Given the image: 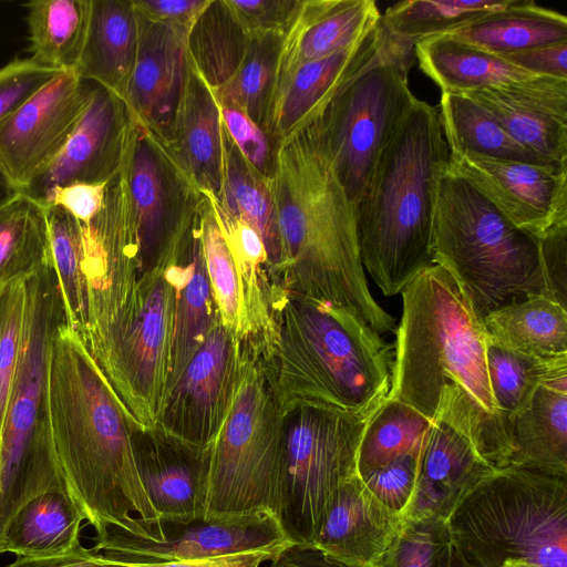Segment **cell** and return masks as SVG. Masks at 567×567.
I'll list each match as a JSON object with an SVG mask.
<instances>
[{
  "label": "cell",
  "instance_id": "1",
  "mask_svg": "<svg viewBox=\"0 0 567 567\" xmlns=\"http://www.w3.org/2000/svg\"><path fill=\"white\" fill-rule=\"evenodd\" d=\"M395 328L386 399L458 431L491 466L512 455L511 426L493 398L483 319L444 267L432 264L409 282Z\"/></svg>",
  "mask_w": 567,
  "mask_h": 567
},
{
  "label": "cell",
  "instance_id": "2",
  "mask_svg": "<svg viewBox=\"0 0 567 567\" xmlns=\"http://www.w3.org/2000/svg\"><path fill=\"white\" fill-rule=\"evenodd\" d=\"M47 410L70 494L100 542L115 533L165 538L138 476L125 406L66 320L50 339Z\"/></svg>",
  "mask_w": 567,
  "mask_h": 567
},
{
  "label": "cell",
  "instance_id": "3",
  "mask_svg": "<svg viewBox=\"0 0 567 567\" xmlns=\"http://www.w3.org/2000/svg\"><path fill=\"white\" fill-rule=\"evenodd\" d=\"M272 189L280 235L274 287L350 310L380 334L394 332V318L369 289L357 209L313 121L280 142Z\"/></svg>",
  "mask_w": 567,
  "mask_h": 567
},
{
  "label": "cell",
  "instance_id": "4",
  "mask_svg": "<svg viewBox=\"0 0 567 567\" xmlns=\"http://www.w3.org/2000/svg\"><path fill=\"white\" fill-rule=\"evenodd\" d=\"M264 355L284 414L299 406L375 411L388 396L393 346L344 308L275 289Z\"/></svg>",
  "mask_w": 567,
  "mask_h": 567
},
{
  "label": "cell",
  "instance_id": "5",
  "mask_svg": "<svg viewBox=\"0 0 567 567\" xmlns=\"http://www.w3.org/2000/svg\"><path fill=\"white\" fill-rule=\"evenodd\" d=\"M439 110L415 100L383 148L357 207L363 268L384 296L432 261L436 195L449 163Z\"/></svg>",
  "mask_w": 567,
  "mask_h": 567
},
{
  "label": "cell",
  "instance_id": "6",
  "mask_svg": "<svg viewBox=\"0 0 567 567\" xmlns=\"http://www.w3.org/2000/svg\"><path fill=\"white\" fill-rule=\"evenodd\" d=\"M432 261L450 271L483 319L527 295H544L538 243L449 163L433 219Z\"/></svg>",
  "mask_w": 567,
  "mask_h": 567
},
{
  "label": "cell",
  "instance_id": "7",
  "mask_svg": "<svg viewBox=\"0 0 567 567\" xmlns=\"http://www.w3.org/2000/svg\"><path fill=\"white\" fill-rule=\"evenodd\" d=\"M447 525L458 567L525 559L567 567V480L494 468L458 503Z\"/></svg>",
  "mask_w": 567,
  "mask_h": 567
},
{
  "label": "cell",
  "instance_id": "8",
  "mask_svg": "<svg viewBox=\"0 0 567 567\" xmlns=\"http://www.w3.org/2000/svg\"><path fill=\"white\" fill-rule=\"evenodd\" d=\"M66 320L52 264L27 277V309L20 351L0 433V554L4 530L31 498L69 489L48 421L50 339Z\"/></svg>",
  "mask_w": 567,
  "mask_h": 567
},
{
  "label": "cell",
  "instance_id": "9",
  "mask_svg": "<svg viewBox=\"0 0 567 567\" xmlns=\"http://www.w3.org/2000/svg\"><path fill=\"white\" fill-rule=\"evenodd\" d=\"M284 462L285 414L268 363L258 346L241 342L231 402L208 449L204 520L276 516Z\"/></svg>",
  "mask_w": 567,
  "mask_h": 567
},
{
  "label": "cell",
  "instance_id": "10",
  "mask_svg": "<svg viewBox=\"0 0 567 567\" xmlns=\"http://www.w3.org/2000/svg\"><path fill=\"white\" fill-rule=\"evenodd\" d=\"M382 28L383 40L375 58L344 82L313 120L332 168L355 209L383 148L416 100L408 82L415 44Z\"/></svg>",
  "mask_w": 567,
  "mask_h": 567
},
{
  "label": "cell",
  "instance_id": "11",
  "mask_svg": "<svg viewBox=\"0 0 567 567\" xmlns=\"http://www.w3.org/2000/svg\"><path fill=\"white\" fill-rule=\"evenodd\" d=\"M370 413L299 406L285 414V462L277 518L292 544L311 545L338 489L359 474Z\"/></svg>",
  "mask_w": 567,
  "mask_h": 567
},
{
  "label": "cell",
  "instance_id": "12",
  "mask_svg": "<svg viewBox=\"0 0 567 567\" xmlns=\"http://www.w3.org/2000/svg\"><path fill=\"white\" fill-rule=\"evenodd\" d=\"M178 260L142 276L141 298L133 317L91 354L135 427L142 431L156 427L165 392Z\"/></svg>",
  "mask_w": 567,
  "mask_h": 567
},
{
  "label": "cell",
  "instance_id": "13",
  "mask_svg": "<svg viewBox=\"0 0 567 567\" xmlns=\"http://www.w3.org/2000/svg\"><path fill=\"white\" fill-rule=\"evenodd\" d=\"M123 169L144 275L181 258L207 196L167 144L134 118Z\"/></svg>",
  "mask_w": 567,
  "mask_h": 567
},
{
  "label": "cell",
  "instance_id": "14",
  "mask_svg": "<svg viewBox=\"0 0 567 567\" xmlns=\"http://www.w3.org/2000/svg\"><path fill=\"white\" fill-rule=\"evenodd\" d=\"M83 236L89 291L83 342L92 353L134 311L141 295L143 270L123 165L106 185L101 212L83 224Z\"/></svg>",
  "mask_w": 567,
  "mask_h": 567
},
{
  "label": "cell",
  "instance_id": "15",
  "mask_svg": "<svg viewBox=\"0 0 567 567\" xmlns=\"http://www.w3.org/2000/svg\"><path fill=\"white\" fill-rule=\"evenodd\" d=\"M240 352L241 341L218 317L165 394L156 429L192 447L208 449L228 412Z\"/></svg>",
  "mask_w": 567,
  "mask_h": 567
},
{
  "label": "cell",
  "instance_id": "16",
  "mask_svg": "<svg viewBox=\"0 0 567 567\" xmlns=\"http://www.w3.org/2000/svg\"><path fill=\"white\" fill-rule=\"evenodd\" d=\"M94 85L65 70L0 121V166L21 193L61 153Z\"/></svg>",
  "mask_w": 567,
  "mask_h": 567
},
{
  "label": "cell",
  "instance_id": "17",
  "mask_svg": "<svg viewBox=\"0 0 567 567\" xmlns=\"http://www.w3.org/2000/svg\"><path fill=\"white\" fill-rule=\"evenodd\" d=\"M165 538L144 539L115 533L95 544L94 553L124 565L158 564L239 554L275 551L280 554L292 544L278 518L259 514L227 520L162 523Z\"/></svg>",
  "mask_w": 567,
  "mask_h": 567
},
{
  "label": "cell",
  "instance_id": "18",
  "mask_svg": "<svg viewBox=\"0 0 567 567\" xmlns=\"http://www.w3.org/2000/svg\"><path fill=\"white\" fill-rule=\"evenodd\" d=\"M133 116L126 102L95 83L89 104L56 158L23 192L42 204L56 186L107 184L121 171Z\"/></svg>",
  "mask_w": 567,
  "mask_h": 567
},
{
  "label": "cell",
  "instance_id": "19",
  "mask_svg": "<svg viewBox=\"0 0 567 567\" xmlns=\"http://www.w3.org/2000/svg\"><path fill=\"white\" fill-rule=\"evenodd\" d=\"M449 164L517 228L536 238L567 219V167L450 153Z\"/></svg>",
  "mask_w": 567,
  "mask_h": 567
},
{
  "label": "cell",
  "instance_id": "20",
  "mask_svg": "<svg viewBox=\"0 0 567 567\" xmlns=\"http://www.w3.org/2000/svg\"><path fill=\"white\" fill-rule=\"evenodd\" d=\"M136 13L138 49L125 102L135 121L168 143L188 78V30Z\"/></svg>",
  "mask_w": 567,
  "mask_h": 567
},
{
  "label": "cell",
  "instance_id": "21",
  "mask_svg": "<svg viewBox=\"0 0 567 567\" xmlns=\"http://www.w3.org/2000/svg\"><path fill=\"white\" fill-rule=\"evenodd\" d=\"M464 95L544 162L567 167V79L533 75Z\"/></svg>",
  "mask_w": 567,
  "mask_h": 567
},
{
  "label": "cell",
  "instance_id": "22",
  "mask_svg": "<svg viewBox=\"0 0 567 567\" xmlns=\"http://www.w3.org/2000/svg\"><path fill=\"white\" fill-rule=\"evenodd\" d=\"M132 442L142 486L162 523L204 520L209 447H192L156 427L135 429Z\"/></svg>",
  "mask_w": 567,
  "mask_h": 567
},
{
  "label": "cell",
  "instance_id": "23",
  "mask_svg": "<svg viewBox=\"0 0 567 567\" xmlns=\"http://www.w3.org/2000/svg\"><path fill=\"white\" fill-rule=\"evenodd\" d=\"M403 522L357 475L334 494L311 546L348 567H381Z\"/></svg>",
  "mask_w": 567,
  "mask_h": 567
},
{
  "label": "cell",
  "instance_id": "24",
  "mask_svg": "<svg viewBox=\"0 0 567 567\" xmlns=\"http://www.w3.org/2000/svg\"><path fill=\"white\" fill-rule=\"evenodd\" d=\"M494 468L454 427L433 423L417 454V474L405 518L447 520L463 497Z\"/></svg>",
  "mask_w": 567,
  "mask_h": 567
},
{
  "label": "cell",
  "instance_id": "25",
  "mask_svg": "<svg viewBox=\"0 0 567 567\" xmlns=\"http://www.w3.org/2000/svg\"><path fill=\"white\" fill-rule=\"evenodd\" d=\"M381 20L361 40L296 69L276 87L272 136L281 142L313 121L338 89L364 69L381 49Z\"/></svg>",
  "mask_w": 567,
  "mask_h": 567
},
{
  "label": "cell",
  "instance_id": "26",
  "mask_svg": "<svg viewBox=\"0 0 567 567\" xmlns=\"http://www.w3.org/2000/svg\"><path fill=\"white\" fill-rule=\"evenodd\" d=\"M166 144L200 192L221 200L224 141L220 105L192 62L183 101Z\"/></svg>",
  "mask_w": 567,
  "mask_h": 567
},
{
  "label": "cell",
  "instance_id": "27",
  "mask_svg": "<svg viewBox=\"0 0 567 567\" xmlns=\"http://www.w3.org/2000/svg\"><path fill=\"white\" fill-rule=\"evenodd\" d=\"M380 20L373 0H302L284 39L277 85L302 64L361 40Z\"/></svg>",
  "mask_w": 567,
  "mask_h": 567
},
{
  "label": "cell",
  "instance_id": "28",
  "mask_svg": "<svg viewBox=\"0 0 567 567\" xmlns=\"http://www.w3.org/2000/svg\"><path fill=\"white\" fill-rule=\"evenodd\" d=\"M138 49V21L133 0H91L85 42L73 70L126 99Z\"/></svg>",
  "mask_w": 567,
  "mask_h": 567
},
{
  "label": "cell",
  "instance_id": "29",
  "mask_svg": "<svg viewBox=\"0 0 567 567\" xmlns=\"http://www.w3.org/2000/svg\"><path fill=\"white\" fill-rule=\"evenodd\" d=\"M509 425L508 465L567 480V378L542 384Z\"/></svg>",
  "mask_w": 567,
  "mask_h": 567
},
{
  "label": "cell",
  "instance_id": "30",
  "mask_svg": "<svg viewBox=\"0 0 567 567\" xmlns=\"http://www.w3.org/2000/svg\"><path fill=\"white\" fill-rule=\"evenodd\" d=\"M217 319L197 223L177 264L174 328L164 396L203 344Z\"/></svg>",
  "mask_w": 567,
  "mask_h": 567
},
{
  "label": "cell",
  "instance_id": "31",
  "mask_svg": "<svg viewBox=\"0 0 567 567\" xmlns=\"http://www.w3.org/2000/svg\"><path fill=\"white\" fill-rule=\"evenodd\" d=\"M85 519L69 489L44 492L27 502L8 524L1 551L19 557H52L78 550Z\"/></svg>",
  "mask_w": 567,
  "mask_h": 567
},
{
  "label": "cell",
  "instance_id": "32",
  "mask_svg": "<svg viewBox=\"0 0 567 567\" xmlns=\"http://www.w3.org/2000/svg\"><path fill=\"white\" fill-rule=\"evenodd\" d=\"M414 52L421 70L446 93L465 94L533 76L451 34L420 40Z\"/></svg>",
  "mask_w": 567,
  "mask_h": 567
},
{
  "label": "cell",
  "instance_id": "33",
  "mask_svg": "<svg viewBox=\"0 0 567 567\" xmlns=\"http://www.w3.org/2000/svg\"><path fill=\"white\" fill-rule=\"evenodd\" d=\"M498 56L567 42L566 16L532 0H509L497 11L450 33Z\"/></svg>",
  "mask_w": 567,
  "mask_h": 567
},
{
  "label": "cell",
  "instance_id": "34",
  "mask_svg": "<svg viewBox=\"0 0 567 567\" xmlns=\"http://www.w3.org/2000/svg\"><path fill=\"white\" fill-rule=\"evenodd\" d=\"M488 338L524 354L567 357V308L542 293L527 295L483 318Z\"/></svg>",
  "mask_w": 567,
  "mask_h": 567
},
{
  "label": "cell",
  "instance_id": "35",
  "mask_svg": "<svg viewBox=\"0 0 567 567\" xmlns=\"http://www.w3.org/2000/svg\"><path fill=\"white\" fill-rule=\"evenodd\" d=\"M437 110L450 154L550 165L514 140L487 111L464 94L442 92Z\"/></svg>",
  "mask_w": 567,
  "mask_h": 567
},
{
  "label": "cell",
  "instance_id": "36",
  "mask_svg": "<svg viewBox=\"0 0 567 567\" xmlns=\"http://www.w3.org/2000/svg\"><path fill=\"white\" fill-rule=\"evenodd\" d=\"M224 182L220 203L248 223L261 237L270 278L280 258V235L272 178L256 171L240 154L223 126Z\"/></svg>",
  "mask_w": 567,
  "mask_h": 567
},
{
  "label": "cell",
  "instance_id": "37",
  "mask_svg": "<svg viewBox=\"0 0 567 567\" xmlns=\"http://www.w3.org/2000/svg\"><path fill=\"white\" fill-rule=\"evenodd\" d=\"M28 10V52L37 62L73 71L89 28L91 0H32Z\"/></svg>",
  "mask_w": 567,
  "mask_h": 567
},
{
  "label": "cell",
  "instance_id": "38",
  "mask_svg": "<svg viewBox=\"0 0 567 567\" xmlns=\"http://www.w3.org/2000/svg\"><path fill=\"white\" fill-rule=\"evenodd\" d=\"M249 33L225 0H209L187 33L190 62L216 91L236 73L244 59Z\"/></svg>",
  "mask_w": 567,
  "mask_h": 567
},
{
  "label": "cell",
  "instance_id": "39",
  "mask_svg": "<svg viewBox=\"0 0 567 567\" xmlns=\"http://www.w3.org/2000/svg\"><path fill=\"white\" fill-rule=\"evenodd\" d=\"M284 39L279 33H249L240 66L224 86L214 91L219 105L238 107L270 135Z\"/></svg>",
  "mask_w": 567,
  "mask_h": 567
},
{
  "label": "cell",
  "instance_id": "40",
  "mask_svg": "<svg viewBox=\"0 0 567 567\" xmlns=\"http://www.w3.org/2000/svg\"><path fill=\"white\" fill-rule=\"evenodd\" d=\"M52 264L45 207L20 193L0 207V285Z\"/></svg>",
  "mask_w": 567,
  "mask_h": 567
},
{
  "label": "cell",
  "instance_id": "41",
  "mask_svg": "<svg viewBox=\"0 0 567 567\" xmlns=\"http://www.w3.org/2000/svg\"><path fill=\"white\" fill-rule=\"evenodd\" d=\"M486 362L493 398L508 424L542 384L567 378V357L543 359L524 354L496 343L488 336Z\"/></svg>",
  "mask_w": 567,
  "mask_h": 567
},
{
  "label": "cell",
  "instance_id": "42",
  "mask_svg": "<svg viewBox=\"0 0 567 567\" xmlns=\"http://www.w3.org/2000/svg\"><path fill=\"white\" fill-rule=\"evenodd\" d=\"M52 267L64 305L66 323L84 339L89 323V291L83 269V224L59 206L45 207Z\"/></svg>",
  "mask_w": 567,
  "mask_h": 567
},
{
  "label": "cell",
  "instance_id": "43",
  "mask_svg": "<svg viewBox=\"0 0 567 567\" xmlns=\"http://www.w3.org/2000/svg\"><path fill=\"white\" fill-rule=\"evenodd\" d=\"M432 423L408 404L385 398L363 431L358 456L360 476L416 453Z\"/></svg>",
  "mask_w": 567,
  "mask_h": 567
},
{
  "label": "cell",
  "instance_id": "44",
  "mask_svg": "<svg viewBox=\"0 0 567 567\" xmlns=\"http://www.w3.org/2000/svg\"><path fill=\"white\" fill-rule=\"evenodd\" d=\"M509 0H404L381 14V23L395 38L417 41L450 34L457 29L497 11Z\"/></svg>",
  "mask_w": 567,
  "mask_h": 567
},
{
  "label": "cell",
  "instance_id": "45",
  "mask_svg": "<svg viewBox=\"0 0 567 567\" xmlns=\"http://www.w3.org/2000/svg\"><path fill=\"white\" fill-rule=\"evenodd\" d=\"M198 235L218 317L245 342L249 332L241 284L208 197L198 220Z\"/></svg>",
  "mask_w": 567,
  "mask_h": 567
},
{
  "label": "cell",
  "instance_id": "46",
  "mask_svg": "<svg viewBox=\"0 0 567 567\" xmlns=\"http://www.w3.org/2000/svg\"><path fill=\"white\" fill-rule=\"evenodd\" d=\"M453 563L446 519L405 518L381 567H453Z\"/></svg>",
  "mask_w": 567,
  "mask_h": 567
},
{
  "label": "cell",
  "instance_id": "47",
  "mask_svg": "<svg viewBox=\"0 0 567 567\" xmlns=\"http://www.w3.org/2000/svg\"><path fill=\"white\" fill-rule=\"evenodd\" d=\"M27 309V277L0 285V433L20 351Z\"/></svg>",
  "mask_w": 567,
  "mask_h": 567
},
{
  "label": "cell",
  "instance_id": "48",
  "mask_svg": "<svg viewBox=\"0 0 567 567\" xmlns=\"http://www.w3.org/2000/svg\"><path fill=\"white\" fill-rule=\"evenodd\" d=\"M223 126L244 158L261 175L272 178L280 142L233 105H220Z\"/></svg>",
  "mask_w": 567,
  "mask_h": 567
},
{
  "label": "cell",
  "instance_id": "49",
  "mask_svg": "<svg viewBox=\"0 0 567 567\" xmlns=\"http://www.w3.org/2000/svg\"><path fill=\"white\" fill-rule=\"evenodd\" d=\"M63 71L31 58H14L0 68V121L17 111Z\"/></svg>",
  "mask_w": 567,
  "mask_h": 567
},
{
  "label": "cell",
  "instance_id": "50",
  "mask_svg": "<svg viewBox=\"0 0 567 567\" xmlns=\"http://www.w3.org/2000/svg\"><path fill=\"white\" fill-rule=\"evenodd\" d=\"M419 451L361 476L378 499L402 515L414 491Z\"/></svg>",
  "mask_w": 567,
  "mask_h": 567
},
{
  "label": "cell",
  "instance_id": "51",
  "mask_svg": "<svg viewBox=\"0 0 567 567\" xmlns=\"http://www.w3.org/2000/svg\"><path fill=\"white\" fill-rule=\"evenodd\" d=\"M248 33H279L290 30L302 0H225Z\"/></svg>",
  "mask_w": 567,
  "mask_h": 567
},
{
  "label": "cell",
  "instance_id": "52",
  "mask_svg": "<svg viewBox=\"0 0 567 567\" xmlns=\"http://www.w3.org/2000/svg\"><path fill=\"white\" fill-rule=\"evenodd\" d=\"M544 295L567 308V219L537 237Z\"/></svg>",
  "mask_w": 567,
  "mask_h": 567
},
{
  "label": "cell",
  "instance_id": "53",
  "mask_svg": "<svg viewBox=\"0 0 567 567\" xmlns=\"http://www.w3.org/2000/svg\"><path fill=\"white\" fill-rule=\"evenodd\" d=\"M107 184L71 183L51 189L44 207L59 206L83 224H89L102 209Z\"/></svg>",
  "mask_w": 567,
  "mask_h": 567
},
{
  "label": "cell",
  "instance_id": "54",
  "mask_svg": "<svg viewBox=\"0 0 567 567\" xmlns=\"http://www.w3.org/2000/svg\"><path fill=\"white\" fill-rule=\"evenodd\" d=\"M502 58L532 75L567 79V42L529 49Z\"/></svg>",
  "mask_w": 567,
  "mask_h": 567
},
{
  "label": "cell",
  "instance_id": "55",
  "mask_svg": "<svg viewBox=\"0 0 567 567\" xmlns=\"http://www.w3.org/2000/svg\"><path fill=\"white\" fill-rule=\"evenodd\" d=\"M146 17L189 30L209 0H133Z\"/></svg>",
  "mask_w": 567,
  "mask_h": 567
},
{
  "label": "cell",
  "instance_id": "56",
  "mask_svg": "<svg viewBox=\"0 0 567 567\" xmlns=\"http://www.w3.org/2000/svg\"><path fill=\"white\" fill-rule=\"evenodd\" d=\"M6 567H137L106 559L102 554L89 550L83 546L78 550L52 557H19Z\"/></svg>",
  "mask_w": 567,
  "mask_h": 567
},
{
  "label": "cell",
  "instance_id": "57",
  "mask_svg": "<svg viewBox=\"0 0 567 567\" xmlns=\"http://www.w3.org/2000/svg\"><path fill=\"white\" fill-rule=\"evenodd\" d=\"M279 554L275 551H246L183 561L133 565L137 567H259L264 561H272Z\"/></svg>",
  "mask_w": 567,
  "mask_h": 567
},
{
  "label": "cell",
  "instance_id": "58",
  "mask_svg": "<svg viewBox=\"0 0 567 567\" xmlns=\"http://www.w3.org/2000/svg\"><path fill=\"white\" fill-rule=\"evenodd\" d=\"M269 567H348L311 545H291L284 549Z\"/></svg>",
  "mask_w": 567,
  "mask_h": 567
},
{
  "label": "cell",
  "instance_id": "59",
  "mask_svg": "<svg viewBox=\"0 0 567 567\" xmlns=\"http://www.w3.org/2000/svg\"><path fill=\"white\" fill-rule=\"evenodd\" d=\"M20 193L21 192L11 182V179L8 177V175L4 173V171L0 166V207H2L8 202L13 199Z\"/></svg>",
  "mask_w": 567,
  "mask_h": 567
},
{
  "label": "cell",
  "instance_id": "60",
  "mask_svg": "<svg viewBox=\"0 0 567 567\" xmlns=\"http://www.w3.org/2000/svg\"><path fill=\"white\" fill-rule=\"evenodd\" d=\"M498 567H538L525 559H507L502 563Z\"/></svg>",
  "mask_w": 567,
  "mask_h": 567
},
{
  "label": "cell",
  "instance_id": "61",
  "mask_svg": "<svg viewBox=\"0 0 567 567\" xmlns=\"http://www.w3.org/2000/svg\"><path fill=\"white\" fill-rule=\"evenodd\" d=\"M453 567H456L455 561L453 563Z\"/></svg>",
  "mask_w": 567,
  "mask_h": 567
}]
</instances>
